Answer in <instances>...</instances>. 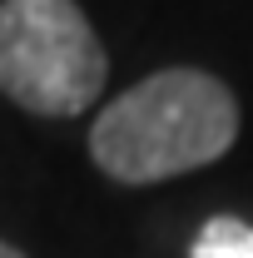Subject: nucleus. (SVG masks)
Instances as JSON below:
<instances>
[{
    "mask_svg": "<svg viewBox=\"0 0 253 258\" xmlns=\"http://www.w3.org/2000/svg\"><path fill=\"white\" fill-rule=\"evenodd\" d=\"M238 139V99L219 75L169 64L95 114L90 159L114 184L144 189L223 159Z\"/></svg>",
    "mask_w": 253,
    "mask_h": 258,
    "instance_id": "nucleus-1",
    "label": "nucleus"
},
{
    "mask_svg": "<svg viewBox=\"0 0 253 258\" xmlns=\"http://www.w3.org/2000/svg\"><path fill=\"white\" fill-rule=\"evenodd\" d=\"M109 80V55L75 0H0V95L40 119L85 114Z\"/></svg>",
    "mask_w": 253,
    "mask_h": 258,
    "instance_id": "nucleus-2",
    "label": "nucleus"
},
{
    "mask_svg": "<svg viewBox=\"0 0 253 258\" xmlns=\"http://www.w3.org/2000/svg\"><path fill=\"white\" fill-rule=\"evenodd\" d=\"M189 258H253V224L238 214L204 219L189 243Z\"/></svg>",
    "mask_w": 253,
    "mask_h": 258,
    "instance_id": "nucleus-3",
    "label": "nucleus"
},
{
    "mask_svg": "<svg viewBox=\"0 0 253 258\" xmlns=\"http://www.w3.org/2000/svg\"><path fill=\"white\" fill-rule=\"evenodd\" d=\"M0 258H25V253H20L15 243H0Z\"/></svg>",
    "mask_w": 253,
    "mask_h": 258,
    "instance_id": "nucleus-4",
    "label": "nucleus"
}]
</instances>
